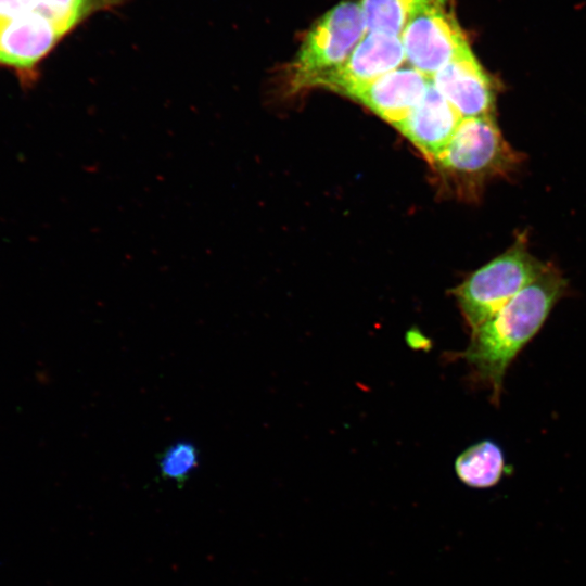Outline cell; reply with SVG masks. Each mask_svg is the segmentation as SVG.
<instances>
[{
    "mask_svg": "<svg viewBox=\"0 0 586 586\" xmlns=\"http://www.w3.org/2000/svg\"><path fill=\"white\" fill-rule=\"evenodd\" d=\"M568 290V280L548 264L530 284L471 331L461 357L473 380L489 390L493 404L500 400L507 370L540 331Z\"/></svg>",
    "mask_w": 586,
    "mask_h": 586,
    "instance_id": "cell-1",
    "label": "cell"
},
{
    "mask_svg": "<svg viewBox=\"0 0 586 586\" xmlns=\"http://www.w3.org/2000/svg\"><path fill=\"white\" fill-rule=\"evenodd\" d=\"M432 163L463 194L474 195L487 180L517 169L521 156L504 139L494 115H484L462 118Z\"/></svg>",
    "mask_w": 586,
    "mask_h": 586,
    "instance_id": "cell-2",
    "label": "cell"
},
{
    "mask_svg": "<svg viewBox=\"0 0 586 586\" xmlns=\"http://www.w3.org/2000/svg\"><path fill=\"white\" fill-rule=\"evenodd\" d=\"M73 26L51 0H0V66L23 84Z\"/></svg>",
    "mask_w": 586,
    "mask_h": 586,
    "instance_id": "cell-3",
    "label": "cell"
},
{
    "mask_svg": "<svg viewBox=\"0 0 586 586\" xmlns=\"http://www.w3.org/2000/svg\"><path fill=\"white\" fill-rule=\"evenodd\" d=\"M366 34L356 1H343L323 14L308 30L293 60L285 66L283 91L293 95L337 68Z\"/></svg>",
    "mask_w": 586,
    "mask_h": 586,
    "instance_id": "cell-4",
    "label": "cell"
},
{
    "mask_svg": "<svg viewBox=\"0 0 586 586\" xmlns=\"http://www.w3.org/2000/svg\"><path fill=\"white\" fill-rule=\"evenodd\" d=\"M548 264L535 257L524 234L471 272L451 293L472 331L538 277Z\"/></svg>",
    "mask_w": 586,
    "mask_h": 586,
    "instance_id": "cell-5",
    "label": "cell"
},
{
    "mask_svg": "<svg viewBox=\"0 0 586 586\" xmlns=\"http://www.w3.org/2000/svg\"><path fill=\"white\" fill-rule=\"evenodd\" d=\"M400 39L406 62L430 78L471 50L448 0H432L419 9Z\"/></svg>",
    "mask_w": 586,
    "mask_h": 586,
    "instance_id": "cell-6",
    "label": "cell"
},
{
    "mask_svg": "<svg viewBox=\"0 0 586 586\" xmlns=\"http://www.w3.org/2000/svg\"><path fill=\"white\" fill-rule=\"evenodd\" d=\"M406 62L400 36L366 31L348 58L335 69L317 79L319 87L344 95Z\"/></svg>",
    "mask_w": 586,
    "mask_h": 586,
    "instance_id": "cell-7",
    "label": "cell"
},
{
    "mask_svg": "<svg viewBox=\"0 0 586 586\" xmlns=\"http://www.w3.org/2000/svg\"><path fill=\"white\" fill-rule=\"evenodd\" d=\"M431 78L411 66H400L344 95L359 102L379 117L396 126L423 98Z\"/></svg>",
    "mask_w": 586,
    "mask_h": 586,
    "instance_id": "cell-8",
    "label": "cell"
},
{
    "mask_svg": "<svg viewBox=\"0 0 586 586\" xmlns=\"http://www.w3.org/2000/svg\"><path fill=\"white\" fill-rule=\"evenodd\" d=\"M431 80L462 118L493 115L494 82L471 50L440 69Z\"/></svg>",
    "mask_w": 586,
    "mask_h": 586,
    "instance_id": "cell-9",
    "label": "cell"
},
{
    "mask_svg": "<svg viewBox=\"0 0 586 586\" xmlns=\"http://www.w3.org/2000/svg\"><path fill=\"white\" fill-rule=\"evenodd\" d=\"M461 120L460 114L431 80L423 98L395 128L432 162L450 141Z\"/></svg>",
    "mask_w": 586,
    "mask_h": 586,
    "instance_id": "cell-10",
    "label": "cell"
},
{
    "mask_svg": "<svg viewBox=\"0 0 586 586\" xmlns=\"http://www.w3.org/2000/svg\"><path fill=\"white\" fill-rule=\"evenodd\" d=\"M455 471L458 479L470 487H492L507 471L504 451L491 440L480 441L457 457Z\"/></svg>",
    "mask_w": 586,
    "mask_h": 586,
    "instance_id": "cell-11",
    "label": "cell"
},
{
    "mask_svg": "<svg viewBox=\"0 0 586 586\" xmlns=\"http://www.w3.org/2000/svg\"><path fill=\"white\" fill-rule=\"evenodd\" d=\"M432 0H361L366 31L400 36L412 15Z\"/></svg>",
    "mask_w": 586,
    "mask_h": 586,
    "instance_id": "cell-12",
    "label": "cell"
},
{
    "mask_svg": "<svg viewBox=\"0 0 586 586\" xmlns=\"http://www.w3.org/2000/svg\"><path fill=\"white\" fill-rule=\"evenodd\" d=\"M199 455L194 445L179 442L167 447L161 455V474L174 482L183 483L198 466Z\"/></svg>",
    "mask_w": 586,
    "mask_h": 586,
    "instance_id": "cell-13",
    "label": "cell"
}]
</instances>
